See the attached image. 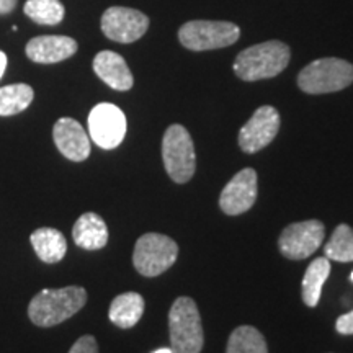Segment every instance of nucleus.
<instances>
[{
    "instance_id": "1",
    "label": "nucleus",
    "mask_w": 353,
    "mask_h": 353,
    "mask_svg": "<svg viewBox=\"0 0 353 353\" xmlns=\"http://www.w3.org/2000/svg\"><path fill=\"white\" fill-rule=\"evenodd\" d=\"M87 303V291L81 286L41 290L28 306V317L38 327H52L77 314Z\"/></svg>"
},
{
    "instance_id": "2",
    "label": "nucleus",
    "mask_w": 353,
    "mask_h": 353,
    "mask_svg": "<svg viewBox=\"0 0 353 353\" xmlns=\"http://www.w3.org/2000/svg\"><path fill=\"white\" fill-rule=\"evenodd\" d=\"M291 51L281 41H265L247 48L234 61V72L245 82L272 79L283 72L290 63Z\"/></svg>"
},
{
    "instance_id": "3",
    "label": "nucleus",
    "mask_w": 353,
    "mask_h": 353,
    "mask_svg": "<svg viewBox=\"0 0 353 353\" xmlns=\"http://www.w3.org/2000/svg\"><path fill=\"white\" fill-rule=\"evenodd\" d=\"M170 343L174 353H200L205 343L201 317L195 301L188 296L175 299L169 312Z\"/></svg>"
},
{
    "instance_id": "4",
    "label": "nucleus",
    "mask_w": 353,
    "mask_h": 353,
    "mask_svg": "<svg viewBox=\"0 0 353 353\" xmlns=\"http://www.w3.org/2000/svg\"><path fill=\"white\" fill-rule=\"evenodd\" d=\"M353 65L339 57L312 61L298 76V85L311 95L332 94L352 85Z\"/></svg>"
},
{
    "instance_id": "5",
    "label": "nucleus",
    "mask_w": 353,
    "mask_h": 353,
    "mask_svg": "<svg viewBox=\"0 0 353 353\" xmlns=\"http://www.w3.org/2000/svg\"><path fill=\"white\" fill-rule=\"evenodd\" d=\"M162 159L167 174L175 183H187L195 175V144L190 132L182 125L167 128L162 139Z\"/></svg>"
},
{
    "instance_id": "6",
    "label": "nucleus",
    "mask_w": 353,
    "mask_h": 353,
    "mask_svg": "<svg viewBox=\"0 0 353 353\" xmlns=\"http://www.w3.org/2000/svg\"><path fill=\"white\" fill-rule=\"evenodd\" d=\"M179 257V245L169 236L148 232L141 236L132 252L134 268L143 276L154 278L169 270Z\"/></svg>"
},
{
    "instance_id": "7",
    "label": "nucleus",
    "mask_w": 353,
    "mask_h": 353,
    "mask_svg": "<svg viewBox=\"0 0 353 353\" xmlns=\"http://www.w3.org/2000/svg\"><path fill=\"white\" fill-rule=\"evenodd\" d=\"M239 26L231 21L195 20L179 30V39L190 51H208L231 46L239 39Z\"/></svg>"
},
{
    "instance_id": "8",
    "label": "nucleus",
    "mask_w": 353,
    "mask_h": 353,
    "mask_svg": "<svg viewBox=\"0 0 353 353\" xmlns=\"http://www.w3.org/2000/svg\"><path fill=\"white\" fill-rule=\"evenodd\" d=\"M325 236V228L321 221L309 219L293 223L283 229L278 239L280 252L290 260H304L319 249Z\"/></svg>"
},
{
    "instance_id": "9",
    "label": "nucleus",
    "mask_w": 353,
    "mask_h": 353,
    "mask_svg": "<svg viewBox=\"0 0 353 353\" xmlns=\"http://www.w3.org/2000/svg\"><path fill=\"white\" fill-rule=\"evenodd\" d=\"M92 141L101 149H114L126 136V117L113 103H99L88 114Z\"/></svg>"
},
{
    "instance_id": "10",
    "label": "nucleus",
    "mask_w": 353,
    "mask_h": 353,
    "mask_svg": "<svg viewBox=\"0 0 353 353\" xmlns=\"http://www.w3.org/2000/svg\"><path fill=\"white\" fill-rule=\"evenodd\" d=\"M149 28V19L143 12L126 7H112L101 17V32L117 43H134Z\"/></svg>"
},
{
    "instance_id": "11",
    "label": "nucleus",
    "mask_w": 353,
    "mask_h": 353,
    "mask_svg": "<svg viewBox=\"0 0 353 353\" xmlns=\"http://www.w3.org/2000/svg\"><path fill=\"white\" fill-rule=\"evenodd\" d=\"M280 130V114L270 105L257 108L239 131V148L247 154L259 152L275 139Z\"/></svg>"
},
{
    "instance_id": "12",
    "label": "nucleus",
    "mask_w": 353,
    "mask_h": 353,
    "mask_svg": "<svg viewBox=\"0 0 353 353\" xmlns=\"http://www.w3.org/2000/svg\"><path fill=\"white\" fill-rule=\"evenodd\" d=\"M257 193V172L254 169H244L237 172L223 188L219 206L229 216H239L255 205Z\"/></svg>"
},
{
    "instance_id": "13",
    "label": "nucleus",
    "mask_w": 353,
    "mask_h": 353,
    "mask_svg": "<svg viewBox=\"0 0 353 353\" xmlns=\"http://www.w3.org/2000/svg\"><path fill=\"white\" fill-rule=\"evenodd\" d=\"M52 138L65 159L82 162L90 156V139L82 125L74 118H61L52 130Z\"/></svg>"
},
{
    "instance_id": "14",
    "label": "nucleus",
    "mask_w": 353,
    "mask_h": 353,
    "mask_svg": "<svg viewBox=\"0 0 353 353\" xmlns=\"http://www.w3.org/2000/svg\"><path fill=\"white\" fill-rule=\"evenodd\" d=\"M26 56L38 64H56L77 52L76 39L59 34H46L30 39L25 48Z\"/></svg>"
},
{
    "instance_id": "15",
    "label": "nucleus",
    "mask_w": 353,
    "mask_h": 353,
    "mask_svg": "<svg viewBox=\"0 0 353 353\" xmlns=\"http://www.w3.org/2000/svg\"><path fill=\"white\" fill-rule=\"evenodd\" d=\"M94 70L108 87L118 92L130 90L134 83L126 61L114 51H100L94 59Z\"/></svg>"
},
{
    "instance_id": "16",
    "label": "nucleus",
    "mask_w": 353,
    "mask_h": 353,
    "mask_svg": "<svg viewBox=\"0 0 353 353\" xmlns=\"http://www.w3.org/2000/svg\"><path fill=\"white\" fill-rule=\"evenodd\" d=\"M72 239L83 250H100L108 242V228L97 213H83L72 228Z\"/></svg>"
},
{
    "instance_id": "17",
    "label": "nucleus",
    "mask_w": 353,
    "mask_h": 353,
    "mask_svg": "<svg viewBox=\"0 0 353 353\" xmlns=\"http://www.w3.org/2000/svg\"><path fill=\"white\" fill-rule=\"evenodd\" d=\"M34 252L44 263H57L68 252L64 234L54 228H39L30 236Z\"/></svg>"
},
{
    "instance_id": "18",
    "label": "nucleus",
    "mask_w": 353,
    "mask_h": 353,
    "mask_svg": "<svg viewBox=\"0 0 353 353\" xmlns=\"http://www.w3.org/2000/svg\"><path fill=\"white\" fill-rule=\"evenodd\" d=\"M144 298L139 293H123L112 301L108 311L110 321L120 329L134 327L144 314Z\"/></svg>"
},
{
    "instance_id": "19",
    "label": "nucleus",
    "mask_w": 353,
    "mask_h": 353,
    "mask_svg": "<svg viewBox=\"0 0 353 353\" xmlns=\"http://www.w3.org/2000/svg\"><path fill=\"white\" fill-rule=\"evenodd\" d=\"M330 275V262L327 257L312 260L303 276V301L309 307H316L319 304L322 286Z\"/></svg>"
},
{
    "instance_id": "20",
    "label": "nucleus",
    "mask_w": 353,
    "mask_h": 353,
    "mask_svg": "<svg viewBox=\"0 0 353 353\" xmlns=\"http://www.w3.org/2000/svg\"><path fill=\"white\" fill-rule=\"evenodd\" d=\"M34 92L28 83H13L0 88V117L21 113L33 101Z\"/></svg>"
},
{
    "instance_id": "21",
    "label": "nucleus",
    "mask_w": 353,
    "mask_h": 353,
    "mask_svg": "<svg viewBox=\"0 0 353 353\" xmlns=\"http://www.w3.org/2000/svg\"><path fill=\"white\" fill-rule=\"evenodd\" d=\"M226 353H268V348L257 329L252 325H241L232 330Z\"/></svg>"
},
{
    "instance_id": "22",
    "label": "nucleus",
    "mask_w": 353,
    "mask_h": 353,
    "mask_svg": "<svg viewBox=\"0 0 353 353\" xmlns=\"http://www.w3.org/2000/svg\"><path fill=\"white\" fill-rule=\"evenodd\" d=\"M25 15L38 25H57L64 19V6L59 0H26Z\"/></svg>"
},
{
    "instance_id": "23",
    "label": "nucleus",
    "mask_w": 353,
    "mask_h": 353,
    "mask_svg": "<svg viewBox=\"0 0 353 353\" xmlns=\"http://www.w3.org/2000/svg\"><path fill=\"white\" fill-rule=\"evenodd\" d=\"M324 254L334 262H353V229L348 224H339L324 247Z\"/></svg>"
},
{
    "instance_id": "24",
    "label": "nucleus",
    "mask_w": 353,
    "mask_h": 353,
    "mask_svg": "<svg viewBox=\"0 0 353 353\" xmlns=\"http://www.w3.org/2000/svg\"><path fill=\"white\" fill-rule=\"evenodd\" d=\"M69 353H99V343L94 335H83L70 347Z\"/></svg>"
},
{
    "instance_id": "25",
    "label": "nucleus",
    "mask_w": 353,
    "mask_h": 353,
    "mask_svg": "<svg viewBox=\"0 0 353 353\" xmlns=\"http://www.w3.org/2000/svg\"><path fill=\"white\" fill-rule=\"evenodd\" d=\"M335 329L342 335H352L353 334V311L342 314L335 322Z\"/></svg>"
},
{
    "instance_id": "26",
    "label": "nucleus",
    "mask_w": 353,
    "mask_h": 353,
    "mask_svg": "<svg viewBox=\"0 0 353 353\" xmlns=\"http://www.w3.org/2000/svg\"><path fill=\"white\" fill-rule=\"evenodd\" d=\"M17 7V0H0V15H7Z\"/></svg>"
},
{
    "instance_id": "27",
    "label": "nucleus",
    "mask_w": 353,
    "mask_h": 353,
    "mask_svg": "<svg viewBox=\"0 0 353 353\" xmlns=\"http://www.w3.org/2000/svg\"><path fill=\"white\" fill-rule=\"evenodd\" d=\"M6 68H7V56L6 52L0 51V79H2L3 72H6Z\"/></svg>"
},
{
    "instance_id": "28",
    "label": "nucleus",
    "mask_w": 353,
    "mask_h": 353,
    "mask_svg": "<svg viewBox=\"0 0 353 353\" xmlns=\"http://www.w3.org/2000/svg\"><path fill=\"white\" fill-rule=\"evenodd\" d=\"M152 353H174V352H172V348H159V350Z\"/></svg>"
},
{
    "instance_id": "29",
    "label": "nucleus",
    "mask_w": 353,
    "mask_h": 353,
    "mask_svg": "<svg viewBox=\"0 0 353 353\" xmlns=\"http://www.w3.org/2000/svg\"><path fill=\"white\" fill-rule=\"evenodd\" d=\"M352 281H353V272H352Z\"/></svg>"
}]
</instances>
